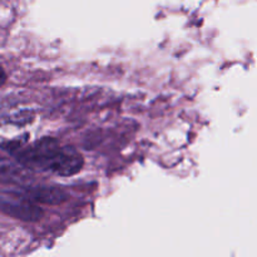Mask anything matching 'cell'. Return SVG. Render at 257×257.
Here are the masks:
<instances>
[{
  "label": "cell",
  "instance_id": "1",
  "mask_svg": "<svg viewBox=\"0 0 257 257\" xmlns=\"http://www.w3.org/2000/svg\"><path fill=\"white\" fill-rule=\"evenodd\" d=\"M18 162L29 170L69 177L83 167V157L73 147L62 146L55 138H42L14 153Z\"/></svg>",
  "mask_w": 257,
  "mask_h": 257
},
{
  "label": "cell",
  "instance_id": "2",
  "mask_svg": "<svg viewBox=\"0 0 257 257\" xmlns=\"http://www.w3.org/2000/svg\"><path fill=\"white\" fill-rule=\"evenodd\" d=\"M39 115L27 103H4L0 105V148L14 155L30 143L37 131Z\"/></svg>",
  "mask_w": 257,
  "mask_h": 257
},
{
  "label": "cell",
  "instance_id": "3",
  "mask_svg": "<svg viewBox=\"0 0 257 257\" xmlns=\"http://www.w3.org/2000/svg\"><path fill=\"white\" fill-rule=\"evenodd\" d=\"M0 211L23 221H38L43 216L42 208L33 200L19 195L0 196Z\"/></svg>",
  "mask_w": 257,
  "mask_h": 257
},
{
  "label": "cell",
  "instance_id": "4",
  "mask_svg": "<svg viewBox=\"0 0 257 257\" xmlns=\"http://www.w3.org/2000/svg\"><path fill=\"white\" fill-rule=\"evenodd\" d=\"M29 198L43 203L55 205V203H60L65 200V193L59 188L35 187L29 191Z\"/></svg>",
  "mask_w": 257,
  "mask_h": 257
},
{
  "label": "cell",
  "instance_id": "5",
  "mask_svg": "<svg viewBox=\"0 0 257 257\" xmlns=\"http://www.w3.org/2000/svg\"><path fill=\"white\" fill-rule=\"evenodd\" d=\"M5 82H7V73H5V70L0 65V87H3Z\"/></svg>",
  "mask_w": 257,
  "mask_h": 257
}]
</instances>
